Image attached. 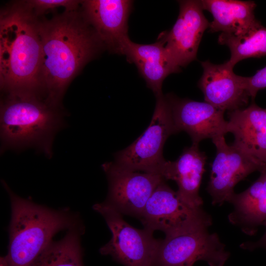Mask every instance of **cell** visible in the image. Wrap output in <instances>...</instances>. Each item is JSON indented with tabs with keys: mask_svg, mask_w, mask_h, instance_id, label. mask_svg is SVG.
<instances>
[{
	"mask_svg": "<svg viewBox=\"0 0 266 266\" xmlns=\"http://www.w3.org/2000/svg\"><path fill=\"white\" fill-rule=\"evenodd\" d=\"M78 9L38 21L40 83L45 101L56 108H62V98L72 79L104 48Z\"/></svg>",
	"mask_w": 266,
	"mask_h": 266,
	"instance_id": "1",
	"label": "cell"
},
{
	"mask_svg": "<svg viewBox=\"0 0 266 266\" xmlns=\"http://www.w3.org/2000/svg\"><path fill=\"white\" fill-rule=\"evenodd\" d=\"M38 18L23 0L1 10L0 84L5 93H29L44 98L39 74Z\"/></svg>",
	"mask_w": 266,
	"mask_h": 266,
	"instance_id": "2",
	"label": "cell"
},
{
	"mask_svg": "<svg viewBox=\"0 0 266 266\" xmlns=\"http://www.w3.org/2000/svg\"><path fill=\"white\" fill-rule=\"evenodd\" d=\"M64 124L62 108L51 106L41 97L6 93L0 102L1 149L34 147L50 157L55 134Z\"/></svg>",
	"mask_w": 266,
	"mask_h": 266,
	"instance_id": "3",
	"label": "cell"
},
{
	"mask_svg": "<svg viewBox=\"0 0 266 266\" xmlns=\"http://www.w3.org/2000/svg\"><path fill=\"white\" fill-rule=\"evenodd\" d=\"M11 203L7 266H31L60 231L81 225L66 209L55 210L22 198L2 181Z\"/></svg>",
	"mask_w": 266,
	"mask_h": 266,
	"instance_id": "4",
	"label": "cell"
},
{
	"mask_svg": "<svg viewBox=\"0 0 266 266\" xmlns=\"http://www.w3.org/2000/svg\"><path fill=\"white\" fill-rule=\"evenodd\" d=\"M156 98L149 126L133 143L114 154V162L133 171L162 176L167 162L163 155L164 146L168 137L176 132L166 97L162 94Z\"/></svg>",
	"mask_w": 266,
	"mask_h": 266,
	"instance_id": "5",
	"label": "cell"
},
{
	"mask_svg": "<svg viewBox=\"0 0 266 266\" xmlns=\"http://www.w3.org/2000/svg\"><path fill=\"white\" fill-rule=\"evenodd\" d=\"M93 208L103 216L111 231L110 240L100 250L124 266H155L161 239L153 232L138 229L128 224L123 215L104 201L94 204Z\"/></svg>",
	"mask_w": 266,
	"mask_h": 266,
	"instance_id": "6",
	"label": "cell"
},
{
	"mask_svg": "<svg viewBox=\"0 0 266 266\" xmlns=\"http://www.w3.org/2000/svg\"><path fill=\"white\" fill-rule=\"evenodd\" d=\"M144 228L159 230L169 236L200 227L212 224L211 216L202 207L185 204L163 180L149 199L139 219Z\"/></svg>",
	"mask_w": 266,
	"mask_h": 266,
	"instance_id": "7",
	"label": "cell"
},
{
	"mask_svg": "<svg viewBox=\"0 0 266 266\" xmlns=\"http://www.w3.org/2000/svg\"><path fill=\"white\" fill-rule=\"evenodd\" d=\"M207 227L186 231L161 239L155 266H193L198 261L209 266H224L230 253L217 233Z\"/></svg>",
	"mask_w": 266,
	"mask_h": 266,
	"instance_id": "8",
	"label": "cell"
},
{
	"mask_svg": "<svg viewBox=\"0 0 266 266\" xmlns=\"http://www.w3.org/2000/svg\"><path fill=\"white\" fill-rule=\"evenodd\" d=\"M102 167L108 182L104 202L123 215L138 219L153 192L165 180L161 175L133 171L114 162L105 163Z\"/></svg>",
	"mask_w": 266,
	"mask_h": 266,
	"instance_id": "9",
	"label": "cell"
},
{
	"mask_svg": "<svg viewBox=\"0 0 266 266\" xmlns=\"http://www.w3.org/2000/svg\"><path fill=\"white\" fill-rule=\"evenodd\" d=\"M225 135L213 139L216 154L211 164L210 179L206 190L213 205L228 202L234 193L235 185L250 173L266 171V164L250 156L233 145H229Z\"/></svg>",
	"mask_w": 266,
	"mask_h": 266,
	"instance_id": "10",
	"label": "cell"
},
{
	"mask_svg": "<svg viewBox=\"0 0 266 266\" xmlns=\"http://www.w3.org/2000/svg\"><path fill=\"white\" fill-rule=\"evenodd\" d=\"M179 13L168 32L161 34L167 52L178 68L196 59L198 48L209 22L203 13L200 0H180Z\"/></svg>",
	"mask_w": 266,
	"mask_h": 266,
	"instance_id": "11",
	"label": "cell"
},
{
	"mask_svg": "<svg viewBox=\"0 0 266 266\" xmlns=\"http://www.w3.org/2000/svg\"><path fill=\"white\" fill-rule=\"evenodd\" d=\"M166 97L176 133L186 132L191 137L192 144L199 145L203 139H213L229 133L224 110L205 101L180 99L171 94Z\"/></svg>",
	"mask_w": 266,
	"mask_h": 266,
	"instance_id": "12",
	"label": "cell"
},
{
	"mask_svg": "<svg viewBox=\"0 0 266 266\" xmlns=\"http://www.w3.org/2000/svg\"><path fill=\"white\" fill-rule=\"evenodd\" d=\"M133 1L128 0H81L80 7L87 21L104 48L121 54L128 34V21Z\"/></svg>",
	"mask_w": 266,
	"mask_h": 266,
	"instance_id": "13",
	"label": "cell"
},
{
	"mask_svg": "<svg viewBox=\"0 0 266 266\" xmlns=\"http://www.w3.org/2000/svg\"><path fill=\"white\" fill-rule=\"evenodd\" d=\"M203 73L198 86L205 101L224 110L233 111L247 104L249 98L246 90V77L236 75L228 61L214 64L201 62Z\"/></svg>",
	"mask_w": 266,
	"mask_h": 266,
	"instance_id": "14",
	"label": "cell"
},
{
	"mask_svg": "<svg viewBox=\"0 0 266 266\" xmlns=\"http://www.w3.org/2000/svg\"><path fill=\"white\" fill-rule=\"evenodd\" d=\"M206 158L205 153L199 149V145L192 144L185 148L175 161H167L162 174L165 180L176 182L178 197L192 208L201 207L203 204L199 189L205 171Z\"/></svg>",
	"mask_w": 266,
	"mask_h": 266,
	"instance_id": "15",
	"label": "cell"
},
{
	"mask_svg": "<svg viewBox=\"0 0 266 266\" xmlns=\"http://www.w3.org/2000/svg\"><path fill=\"white\" fill-rule=\"evenodd\" d=\"M121 54L126 56L129 62L135 64L156 97L163 94L165 79L180 71L170 59L161 36L157 42L149 44L136 43L129 38L123 45Z\"/></svg>",
	"mask_w": 266,
	"mask_h": 266,
	"instance_id": "16",
	"label": "cell"
},
{
	"mask_svg": "<svg viewBox=\"0 0 266 266\" xmlns=\"http://www.w3.org/2000/svg\"><path fill=\"white\" fill-rule=\"evenodd\" d=\"M229 118L233 145L266 164V108L253 102L247 108L229 111Z\"/></svg>",
	"mask_w": 266,
	"mask_h": 266,
	"instance_id": "17",
	"label": "cell"
},
{
	"mask_svg": "<svg viewBox=\"0 0 266 266\" xmlns=\"http://www.w3.org/2000/svg\"><path fill=\"white\" fill-rule=\"evenodd\" d=\"M200 2L203 9L213 17L209 33L238 34L261 24L255 17L256 4L253 1L202 0Z\"/></svg>",
	"mask_w": 266,
	"mask_h": 266,
	"instance_id": "18",
	"label": "cell"
},
{
	"mask_svg": "<svg viewBox=\"0 0 266 266\" xmlns=\"http://www.w3.org/2000/svg\"><path fill=\"white\" fill-rule=\"evenodd\" d=\"M228 202L234 206L229 222L246 234L254 235L266 221V171L246 190L234 193Z\"/></svg>",
	"mask_w": 266,
	"mask_h": 266,
	"instance_id": "19",
	"label": "cell"
},
{
	"mask_svg": "<svg viewBox=\"0 0 266 266\" xmlns=\"http://www.w3.org/2000/svg\"><path fill=\"white\" fill-rule=\"evenodd\" d=\"M81 225L67 230L65 236L52 241L31 266H83L80 236Z\"/></svg>",
	"mask_w": 266,
	"mask_h": 266,
	"instance_id": "20",
	"label": "cell"
},
{
	"mask_svg": "<svg viewBox=\"0 0 266 266\" xmlns=\"http://www.w3.org/2000/svg\"><path fill=\"white\" fill-rule=\"evenodd\" d=\"M218 41L229 48L228 62L233 67L242 60L266 56V28L261 24L238 34L221 33Z\"/></svg>",
	"mask_w": 266,
	"mask_h": 266,
	"instance_id": "21",
	"label": "cell"
},
{
	"mask_svg": "<svg viewBox=\"0 0 266 266\" xmlns=\"http://www.w3.org/2000/svg\"><path fill=\"white\" fill-rule=\"evenodd\" d=\"M28 8L37 17L49 10L64 7L66 10H74L80 6L81 0H23Z\"/></svg>",
	"mask_w": 266,
	"mask_h": 266,
	"instance_id": "22",
	"label": "cell"
},
{
	"mask_svg": "<svg viewBox=\"0 0 266 266\" xmlns=\"http://www.w3.org/2000/svg\"><path fill=\"white\" fill-rule=\"evenodd\" d=\"M246 86L249 97L254 100L259 91L266 88V66L254 75L246 77Z\"/></svg>",
	"mask_w": 266,
	"mask_h": 266,
	"instance_id": "23",
	"label": "cell"
},
{
	"mask_svg": "<svg viewBox=\"0 0 266 266\" xmlns=\"http://www.w3.org/2000/svg\"><path fill=\"white\" fill-rule=\"evenodd\" d=\"M263 225L266 228V221L264 222ZM240 246L242 249L250 251L254 250L259 247H263L266 249V231L264 235L258 241L253 242H246L241 244Z\"/></svg>",
	"mask_w": 266,
	"mask_h": 266,
	"instance_id": "24",
	"label": "cell"
}]
</instances>
